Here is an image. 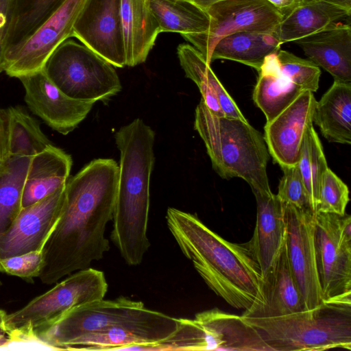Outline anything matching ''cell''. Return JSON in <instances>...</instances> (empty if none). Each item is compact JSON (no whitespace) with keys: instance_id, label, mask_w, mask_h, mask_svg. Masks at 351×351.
I'll list each match as a JSON object with an SVG mask.
<instances>
[{"instance_id":"6da1fadb","label":"cell","mask_w":351,"mask_h":351,"mask_svg":"<svg viewBox=\"0 0 351 351\" xmlns=\"http://www.w3.org/2000/svg\"><path fill=\"white\" fill-rule=\"evenodd\" d=\"M118 175L114 160L98 158L66 180L61 215L43 249V283L86 269L109 250L105 230L112 220Z\"/></svg>"},{"instance_id":"7a4b0ae2","label":"cell","mask_w":351,"mask_h":351,"mask_svg":"<svg viewBox=\"0 0 351 351\" xmlns=\"http://www.w3.org/2000/svg\"><path fill=\"white\" fill-rule=\"evenodd\" d=\"M167 226L183 254L206 285L248 315L265 304L264 280L247 243L228 241L193 214L168 208Z\"/></svg>"},{"instance_id":"3957f363","label":"cell","mask_w":351,"mask_h":351,"mask_svg":"<svg viewBox=\"0 0 351 351\" xmlns=\"http://www.w3.org/2000/svg\"><path fill=\"white\" fill-rule=\"evenodd\" d=\"M114 138L120 162L111 239L126 263L134 266L141 263L150 246L147 231L155 133L138 118Z\"/></svg>"},{"instance_id":"277c9868","label":"cell","mask_w":351,"mask_h":351,"mask_svg":"<svg viewBox=\"0 0 351 351\" xmlns=\"http://www.w3.org/2000/svg\"><path fill=\"white\" fill-rule=\"evenodd\" d=\"M194 128L219 176L244 180L254 194L271 193L267 172L269 154L263 136L247 120L217 116L201 99Z\"/></svg>"},{"instance_id":"5b68a950","label":"cell","mask_w":351,"mask_h":351,"mask_svg":"<svg viewBox=\"0 0 351 351\" xmlns=\"http://www.w3.org/2000/svg\"><path fill=\"white\" fill-rule=\"evenodd\" d=\"M242 317L270 351L351 350V298L280 317Z\"/></svg>"},{"instance_id":"8992f818","label":"cell","mask_w":351,"mask_h":351,"mask_svg":"<svg viewBox=\"0 0 351 351\" xmlns=\"http://www.w3.org/2000/svg\"><path fill=\"white\" fill-rule=\"evenodd\" d=\"M108 282L103 271L93 268L69 275L22 308L7 315L6 326L14 343H31L36 334L58 321L69 310L103 299Z\"/></svg>"},{"instance_id":"52a82bcc","label":"cell","mask_w":351,"mask_h":351,"mask_svg":"<svg viewBox=\"0 0 351 351\" xmlns=\"http://www.w3.org/2000/svg\"><path fill=\"white\" fill-rule=\"evenodd\" d=\"M43 71L70 98L95 103L121 90L114 66L83 44L66 39L47 60Z\"/></svg>"},{"instance_id":"ba28073f","label":"cell","mask_w":351,"mask_h":351,"mask_svg":"<svg viewBox=\"0 0 351 351\" xmlns=\"http://www.w3.org/2000/svg\"><path fill=\"white\" fill-rule=\"evenodd\" d=\"M208 30L202 34L182 35L210 63L212 50L222 37L248 32L274 34L284 15L267 0H221L207 10Z\"/></svg>"},{"instance_id":"9c48e42d","label":"cell","mask_w":351,"mask_h":351,"mask_svg":"<svg viewBox=\"0 0 351 351\" xmlns=\"http://www.w3.org/2000/svg\"><path fill=\"white\" fill-rule=\"evenodd\" d=\"M342 216L315 213V258L324 302L351 298V236L342 230Z\"/></svg>"},{"instance_id":"30bf717a","label":"cell","mask_w":351,"mask_h":351,"mask_svg":"<svg viewBox=\"0 0 351 351\" xmlns=\"http://www.w3.org/2000/svg\"><path fill=\"white\" fill-rule=\"evenodd\" d=\"M85 0H64L29 36L5 56L6 74L12 77L43 69L53 51L73 37L75 21Z\"/></svg>"},{"instance_id":"8fae6325","label":"cell","mask_w":351,"mask_h":351,"mask_svg":"<svg viewBox=\"0 0 351 351\" xmlns=\"http://www.w3.org/2000/svg\"><path fill=\"white\" fill-rule=\"evenodd\" d=\"M285 251L291 274L307 309L323 301L319 286L314 244L315 213L285 204Z\"/></svg>"},{"instance_id":"7c38bea8","label":"cell","mask_w":351,"mask_h":351,"mask_svg":"<svg viewBox=\"0 0 351 351\" xmlns=\"http://www.w3.org/2000/svg\"><path fill=\"white\" fill-rule=\"evenodd\" d=\"M73 37L114 66H126L121 21V0H85Z\"/></svg>"},{"instance_id":"4fadbf2b","label":"cell","mask_w":351,"mask_h":351,"mask_svg":"<svg viewBox=\"0 0 351 351\" xmlns=\"http://www.w3.org/2000/svg\"><path fill=\"white\" fill-rule=\"evenodd\" d=\"M64 199L65 185L22 208L11 227L0 238V259L43 251L61 215Z\"/></svg>"},{"instance_id":"5bb4252c","label":"cell","mask_w":351,"mask_h":351,"mask_svg":"<svg viewBox=\"0 0 351 351\" xmlns=\"http://www.w3.org/2000/svg\"><path fill=\"white\" fill-rule=\"evenodd\" d=\"M25 89L29 110L58 132L66 135L87 116L93 102L81 101L63 93L42 70L18 78Z\"/></svg>"},{"instance_id":"9a60e30c","label":"cell","mask_w":351,"mask_h":351,"mask_svg":"<svg viewBox=\"0 0 351 351\" xmlns=\"http://www.w3.org/2000/svg\"><path fill=\"white\" fill-rule=\"evenodd\" d=\"M316 101L313 92L304 90L266 123L263 138L269 155L281 169L297 165L305 132L313 125Z\"/></svg>"},{"instance_id":"2e32d148","label":"cell","mask_w":351,"mask_h":351,"mask_svg":"<svg viewBox=\"0 0 351 351\" xmlns=\"http://www.w3.org/2000/svg\"><path fill=\"white\" fill-rule=\"evenodd\" d=\"M254 195L256 201V221L248 244L264 279L273 269L285 247V204L272 192Z\"/></svg>"},{"instance_id":"e0dca14e","label":"cell","mask_w":351,"mask_h":351,"mask_svg":"<svg viewBox=\"0 0 351 351\" xmlns=\"http://www.w3.org/2000/svg\"><path fill=\"white\" fill-rule=\"evenodd\" d=\"M308 59L334 80L351 82V27L339 21L295 40Z\"/></svg>"},{"instance_id":"ac0fdd59","label":"cell","mask_w":351,"mask_h":351,"mask_svg":"<svg viewBox=\"0 0 351 351\" xmlns=\"http://www.w3.org/2000/svg\"><path fill=\"white\" fill-rule=\"evenodd\" d=\"M177 53L186 77L197 86L202 99L213 114L247 120L200 51L191 45L181 44Z\"/></svg>"},{"instance_id":"d6986e66","label":"cell","mask_w":351,"mask_h":351,"mask_svg":"<svg viewBox=\"0 0 351 351\" xmlns=\"http://www.w3.org/2000/svg\"><path fill=\"white\" fill-rule=\"evenodd\" d=\"M72 158L51 145L30 160L22 193V208L29 206L65 185Z\"/></svg>"},{"instance_id":"ffe728a7","label":"cell","mask_w":351,"mask_h":351,"mask_svg":"<svg viewBox=\"0 0 351 351\" xmlns=\"http://www.w3.org/2000/svg\"><path fill=\"white\" fill-rule=\"evenodd\" d=\"M126 66L144 62L160 33L149 0H121Z\"/></svg>"},{"instance_id":"44dd1931","label":"cell","mask_w":351,"mask_h":351,"mask_svg":"<svg viewBox=\"0 0 351 351\" xmlns=\"http://www.w3.org/2000/svg\"><path fill=\"white\" fill-rule=\"evenodd\" d=\"M215 350L270 351L258 332L242 316L215 308L196 314Z\"/></svg>"},{"instance_id":"7402d4cb","label":"cell","mask_w":351,"mask_h":351,"mask_svg":"<svg viewBox=\"0 0 351 351\" xmlns=\"http://www.w3.org/2000/svg\"><path fill=\"white\" fill-rule=\"evenodd\" d=\"M350 12L328 0H306L283 16L273 36L280 45L295 41L349 17Z\"/></svg>"},{"instance_id":"603a6c76","label":"cell","mask_w":351,"mask_h":351,"mask_svg":"<svg viewBox=\"0 0 351 351\" xmlns=\"http://www.w3.org/2000/svg\"><path fill=\"white\" fill-rule=\"evenodd\" d=\"M264 305L242 315L247 317H276L307 310L302 295L290 270L285 247L273 269L263 279Z\"/></svg>"},{"instance_id":"cb8c5ba5","label":"cell","mask_w":351,"mask_h":351,"mask_svg":"<svg viewBox=\"0 0 351 351\" xmlns=\"http://www.w3.org/2000/svg\"><path fill=\"white\" fill-rule=\"evenodd\" d=\"M313 123L328 141L351 143V82L334 80L316 101Z\"/></svg>"},{"instance_id":"d4e9b609","label":"cell","mask_w":351,"mask_h":351,"mask_svg":"<svg viewBox=\"0 0 351 351\" xmlns=\"http://www.w3.org/2000/svg\"><path fill=\"white\" fill-rule=\"evenodd\" d=\"M258 72L252 98L269 122L304 90L292 83L281 72L276 53L268 56Z\"/></svg>"},{"instance_id":"484cf974","label":"cell","mask_w":351,"mask_h":351,"mask_svg":"<svg viewBox=\"0 0 351 351\" xmlns=\"http://www.w3.org/2000/svg\"><path fill=\"white\" fill-rule=\"evenodd\" d=\"M281 45L272 35L256 32H239L222 37L215 45L210 63L217 59L235 61L257 71L265 59L276 53Z\"/></svg>"},{"instance_id":"4316f807","label":"cell","mask_w":351,"mask_h":351,"mask_svg":"<svg viewBox=\"0 0 351 351\" xmlns=\"http://www.w3.org/2000/svg\"><path fill=\"white\" fill-rule=\"evenodd\" d=\"M160 32L182 36L206 32L210 19L206 12L182 0H149Z\"/></svg>"},{"instance_id":"83f0119b","label":"cell","mask_w":351,"mask_h":351,"mask_svg":"<svg viewBox=\"0 0 351 351\" xmlns=\"http://www.w3.org/2000/svg\"><path fill=\"white\" fill-rule=\"evenodd\" d=\"M30 160L26 156L9 157L0 169V238L22 208L23 189Z\"/></svg>"},{"instance_id":"f1b7e54d","label":"cell","mask_w":351,"mask_h":351,"mask_svg":"<svg viewBox=\"0 0 351 351\" xmlns=\"http://www.w3.org/2000/svg\"><path fill=\"white\" fill-rule=\"evenodd\" d=\"M9 157H32L52 145L36 120L21 108L6 109Z\"/></svg>"},{"instance_id":"f546056e","label":"cell","mask_w":351,"mask_h":351,"mask_svg":"<svg viewBox=\"0 0 351 351\" xmlns=\"http://www.w3.org/2000/svg\"><path fill=\"white\" fill-rule=\"evenodd\" d=\"M297 166L309 195L311 210L315 213L321 180L328 167L322 143L313 125L305 132Z\"/></svg>"},{"instance_id":"4dcf8cb0","label":"cell","mask_w":351,"mask_h":351,"mask_svg":"<svg viewBox=\"0 0 351 351\" xmlns=\"http://www.w3.org/2000/svg\"><path fill=\"white\" fill-rule=\"evenodd\" d=\"M64 0H14L7 49L29 36Z\"/></svg>"},{"instance_id":"1f68e13d","label":"cell","mask_w":351,"mask_h":351,"mask_svg":"<svg viewBox=\"0 0 351 351\" xmlns=\"http://www.w3.org/2000/svg\"><path fill=\"white\" fill-rule=\"evenodd\" d=\"M180 319L177 330L169 338L141 350H211L206 331L195 319Z\"/></svg>"},{"instance_id":"d6a6232c","label":"cell","mask_w":351,"mask_h":351,"mask_svg":"<svg viewBox=\"0 0 351 351\" xmlns=\"http://www.w3.org/2000/svg\"><path fill=\"white\" fill-rule=\"evenodd\" d=\"M276 58L281 72L292 83L304 90L317 91L321 75L319 66L310 60L301 58L285 50L280 49Z\"/></svg>"},{"instance_id":"836d02e7","label":"cell","mask_w":351,"mask_h":351,"mask_svg":"<svg viewBox=\"0 0 351 351\" xmlns=\"http://www.w3.org/2000/svg\"><path fill=\"white\" fill-rule=\"evenodd\" d=\"M349 200L348 186L328 167L321 180L316 212L343 215Z\"/></svg>"},{"instance_id":"e575fe53","label":"cell","mask_w":351,"mask_h":351,"mask_svg":"<svg viewBox=\"0 0 351 351\" xmlns=\"http://www.w3.org/2000/svg\"><path fill=\"white\" fill-rule=\"evenodd\" d=\"M282 170L283 176L276 195L285 204L311 210L309 195L297 165L282 168Z\"/></svg>"},{"instance_id":"d590c367","label":"cell","mask_w":351,"mask_h":351,"mask_svg":"<svg viewBox=\"0 0 351 351\" xmlns=\"http://www.w3.org/2000/svg\"><path fill=\"white\" fill-rule=\"evenodd\" d=\"M43 261V251L0 259V272L26 279L38 277Z\"/></svg>"},{"instance_id":"8d00e7d4","label":"cell","mask_w":351,"mask_h":351,"mask_svg":"<svg viewBox=\"0 0 351 351\" xmlns=\"http://www.w3.org/2000/svg\"><path fill=\"white\" fill-rule=\"evenodd\" d=\"M14 0H0V73L4 71L5 56L13 19Z\"/></svg>"},{"instance_id":"74e56055","label":"cell","mask_w":351,"mask_h":351,"mask_svg":"<svg viewBox=\"0 0 351 351\" xmlns=\"http://www.w3.org/2000/svg\"><path fill=\"white\" fill-rule=\"evenodd\" d=\"M8 158V117L6 110L0 108V160Z\"/></svg>"},{"instance_id":"f35d334b","label":"cell","mask_w":351,"mask_h":351,"mask_svg":"<svg viewBox=\"0 0 351 351\" xmlns=\"http://www.w3.org/2000/svg\"><path fill=\"white\" fill-rule=\"evenodd\" d=\"M7 315L5 311L0 310V348L8 346L14 342L13 335L6 326Z\"/></svg>"},{"instance_id":"ab89813d","label":"cell","mask_w":351,"mask_h":351,"mask_svg":"<svg viewBox=\"0 0 351 351\" xmlns=\"http://www.w3.org/2000/svg\"><path fill=\"white\" fill-rule=\"evenodd\" d=\"M285 16L306 0H267Z\"/></svg>"},{"instance_id":"60d3db41","label":"cell","mask_w":351,"mask_h":351,"mask_svg":"<svg viewBox=\"0 0 351 351\" xmlns=\"http://www.w3.org/2000/svg\"><path fill=\"white\" fill-rule=\"evenodd\" d=\"M189 2L194 5L198 7L202 10L206 12V10L215 3L221 0H182Z\"/></svg>"},{"instance_id":"b9f144b4","label":"cell","mask_w":351,"mask_h":351,"mask_svg":"<svg viewBox=\"0 0 351 351\" xmlns=\"http://www.w3.org/2000/svg\"><path fill=\"white\" fill-rule=\"evenodd\" d=\"M339 4L343 7H345L348 9H351V0H328Z\"/></svg>"},{"instance_id":"7bdbcfd3","label":"cell","mask_w":351,"mask_h":351,"mask_svg":"<svg viewBox=\"0 0 351 351\" xmlns=\"http://www.w3.org/2000/svg\"><path fill=\"white\" fill-rule=\"evenodd\" d=\"M3 162H4V160H0V169H1V167L3 166Z\"/></svg>"}]
</instances>
